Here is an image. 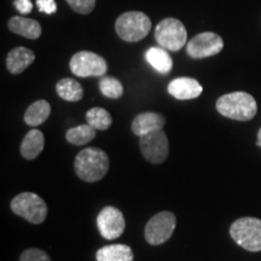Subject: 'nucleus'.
<instances>
[{"instance_id": "1", "label": "nucleus", "mask_w": 261, "mask_h": 261, "mask_svg": "<svg viewBox=\"0 0 261 261\" xmlns=\"http://www.w3.org/2000/svg\"><path fill=\"white\" fill-rule=\"evenodd\" d=\"M109 165V158L106 151L98 148H86L75 158L74 169L81 180L94 182L106 177Z\"/></svg>"}, {"instance_id": "2", "label": "nucleus", "mask_w": 261, "mask_h": 261, "mask_svg": "<svg viewBox=\"0 0 261 261\" xmlns=\"http://www.w3.org/2000/svg\"><path fill=\"white\" fill-rule=\"evenodd\" d=\"M217 110L221 115L237 121H249L256 115L257 104L252 94L232 92L221 96L217 100Z\"/></svg>"}, {"instance_id": "3", "label": "nucleus", "mask_w": 261, "mask_h": 261, "mask_svg": "<svg viewBox=\"0 0 261 261\" xmlns=\"http://www.w3.org/2000/svg\"><path fill=\"white\" fill-rule=\"evenodd\" d=\"M151 29L149 16L140 11H128L119 16L115 31L123 41L137 42L143 40Z\"/></svg>"}, {"instance_id": "4", "label": "nucleus", "mask_w": 261, "mask_h": 261, "mask_svg": "<svg viewBox=\"0 0 261 261\" xmlns=\"http://www.w3.org/2000/svg\"><path fill=\"white\" fill-rule=\"evenodd\" d=\"M230 234L238 246L248 252L261 250V220L257 218L244 217L233 221Z\"/></svg>"}, {"instance_id": "5", "label": "nucleus", "mask_w": 261, "mask_h": 261, "mask_svg": "<svg viewBox=\"0 0 261 261\" xmlns=\"http://www.w3.org/2000/svg\"><path fill=\"white\" fill-rule=\"evenodd\" d=\"M11 211L32 224L44 223L47 217V205L40 196L33 192H22L12 198Z\"/></svg>"}, {"instance_id": "6", "label": "nucleus", "mask_w": 261, "mask_h": 261, "mask_svg": "<svg viewBox=\"0 0 261 261\" xmlns=\"http://www.w3.org/2000/svg\"><path fill=\"white\" fill-rule=\"evenodd\" d=\"M155 39L159 45L168 51H179L188 40V32L177 18H165L155 29Z\"/></svg>"}, {"instance_id": "7", "label": "nucleus", "mask_w": 261, "mask_h": 261, "mask_svg": "<svg viewBox=\"0 0 261 261\" xmlns=\"http://www.w3.org/2000/svg\"><path fill=\"white\" fill-rule=\"evenodd\" d=\"M177 225V217L172 212H160L148 221L145 226V240L151 246H160L172 237Z\"/></svg>"}, {"instance_id": "8", "label": "nucleus", "mask_w": 261, "mask_h": 261, "mask_svg": "<svg viewBox=\"0 0 261 261\" xmlns=\"http://www.w3.org/2000/svg\"><path fill=\"white\" fill-rule=\"evenodd\" d=\"M71 73L79 77L103 76L108 70L107 61L91 51H80L70 60Z\"/></svg>"}, {"instance_id": "9", "label": "nucleus", "mask_w": 261, "mask_h": 261, "mask_svg": "<svg viewBox=\"0 0 261 261\" xmlns=\"http://www.w3.org/2000/svg\"><path fill=\"white\" fill-rule=\"evenodd\" d=\"M139 148L146 161L155 163H162L166 161L169 154V143L163 129L155 130L149 135L139 138Z\"/></svg>"}, {"instance_id": "10", "label": "nucleus", "mask_w": 261, "mask_h": 261, "mask_svg": "<svg viewBox=\"0 0 261 261\" xmlns=\"http://www.w3.org/2000/svg\"><path fill=\"white\" fill-rule=\"evenodd\" d=\"M224 48V40L213 32H204L196 35L188 42L187 54L195 60L207 58L220 54Z\"/></svg>"}, {"instance_id": "11", "label": "nucleus", "mask_w": 261, "mask_h": 261, "mask_svg": "<svg viewBox=\"0 0 261 261\" xmlns=\"http://www.w3.org/2000/svg\"><path fill=\"white\" fill-rule=\"evenodd\" d=\"M98 230L106 240H115L125 231L126 221L122 212L113 205H107L97 217Z\"/></svg>"}, {"instance_id": "12", "label": "nucleus", "mask_w": 261, "mask_h": 261, "mask_svg": "<svg viewBox=\"0 0 261 261\" xmlns=\"http://www.w3.org/2000/svg\"><path fill=\"white\" fill-rule=\"evenodd\" d=\"M202 91L201 84L192 77H177L168 84V93L179 100L195 99Z\"/></svg>"}, {"instance_id": "13", "label": "nucleus", "mask_w": 261, "mask_h": 261, "mask_svg": "<svg viewBox=\"0 0 261 261\" xmlns=\"http://www.w3.org/2000/svg\"><path fill=\"white\" fill-rule=\"evenodd\" d=\"M166 123L165 116L159 113H142L135 117L132 122V132L139 138L143 136L149 135V133L155 132L163 128Z\"/></svg>"}, {"instance_id": "14", "label": "nucleus", "mask_w": 261, "mask_h": 261, "mask_svg": "<svg viewBox=\"0 0 261 261\" xmlns=\"http://www.w3.org/2000/svg\"><path fill=\"white\" fill-rule=\"evenodd\" d=\"M35 60V55L27 47H16L9 52L6 57V68L11 74H21Z\"/></svg>"}, {"instance_id": "15", "label": "nucleus", "mask_w": 261, "mask_h": 261, "mask_svg": "<svg viewBox=\"0 0 261 261\" xmlns=\"http://www.w3.org/2000/svg\"><path fill=\"white\" fill-rule=\"evenodd\" d=\"M8 27L10 31L15 34L21 35V37L27 39H38L41 35V25L38 21L32 18L21 17V16H15L10 18Z\"/></svg>"}, {"instance_id": "16", "label": "nucleus", "mask_w": 261, "mask_h": 261, "mask_svg": "<svg viewBox=\"0 0 261 261\" xmlns=\"http://www.w3.org/2000/svg\"><path fill=\"white\" fill-rule=\"evenodd\" d=\"M45 146V137L41 130L33 128L24 136L21 144V155L25 160H35Z\"/></svg>"}, {"instance_id": "17", "label": "nucleus", "mask_w": 261, "mask_h": 261, "mask_svg": "<svg viewBox=\"0 0 261 261\" xmlns=\"http://www.w3.org/2000/svg\"><path fill=\"white\" fill-rule=\"evenodd\" d=\"M97 261H133V252L127 244H110L96 253Z\"/></svg>"}, {"instance_id": "18", "label": "nucleus", "mask_w": 261, "mask_h": 261, "mask_svg": "<svg viewBox=\"0 0 261 261\" xmlns=\"http://www.w3.org/2000/svg\"><path fill=\"white\" fill-rule=\"evenodd\" d=\"M50 114V103L46 102L45 99L37 100V102H34L28 107L27 112L24 114V122L32 127L40 126L48 119Z\"/></svg>"}, {"instance_id": "19", "label": "nucleus", "mask_w": 261, "mask_h": 261, "mask_svg": "<svg viewBox=\"0 0 261 261\" xmlns=\"http://www.w3.org/2000/svg\"><path fill=\"white\" fill-rule=\"evenodd\" d=\"M168 50L163 47H151L146 51L145 57L148 63L161 74H168L172 70L173 61L167 52Z\"/></svg>"}, {"instance_id": "20", "label": "nucleus", "mask_w": 261, "mask_h": 261, "mask_svg": "<svg viewBox=\"0 0 261 261\" xmlns=\"http://www.w3.org/2000/svg\"><path fill=\"white\" fill-rule=\"evenodd\" d=\"M57 94L67 102H79L84 97L83 86L76 80L70 77L61 79L56 85Z\"/></svg>"}, {"instance_id": "21", "label": "nucleus", "mask_w": 261, "mask_h": 261, "mask_svg": "<svg viewBox=\"0 0 261 261\" xmlns=\"http://www.w3.org/2000/svg\"><path fill=\"white\" fill-rule=\"evenodd\" d=\"M96 130L97 129H94L92 126L86 123V125H80L68 129V132L65 133V138H67L70 144L81 146L87 144V143H90L91 140L94 139Z\"/></svg>"}, {"instance_id": "22", "label": "nucleus", "mask_w": 261, "mask_h": 261, "mask_svg": "<svg viewBox=\"0 0 261 261\" xmlns=\"http://www.w3.org/2000/svg\"><path fill=\"white\" fill-rule=\"evenodd\" d=\"M86 121L94 129L107 130L112 126V115L103 108H92L86 113Z\"/></svg>"}, {"instance_id": "23", "label": "nucleus", "mask_w": 261, "mask_h": 261, "mask_svg": "<svg viewBox=\"0 0 261 261\" xmlns=\"http://www.w3.org/2000/svg\"><path fill=\"white\" fill-rule=\"evenodd\" d=\"M99 90L103 96L117 99L123 94V86L119 80L112 76H104L99 81Z\"/></svg>"}, {"instance_id": "24", "label": "nucleus", "mask_w": 261, "mask_h": 261, "mask_svg": "<svg viewBox=\"0 0 261 261\" xmlns=\"http://www.w3.org/2000/svg\"><path fill=\"white\" fill-rule=\"evenodd\" d=\"M67 3L75 12L83 15L92 12L94 6H96V0H67Z\"/></svg>"}, {"instance_id": "25", "label": "nucleus", "mask_w": 261, "mask_h": 261, "mask_svg": "<svg viewBox=\"0 0 261 261\" xmlns=\"http://www.w3.org/2000/svg\"><path fill=\"white\" fill-rule=\"evenodd\" d=\"M19 261H51V259L44 250L38 248H29L21 254Z\"/></svg>"}, {"instance_id": "26", "label": "nucleus", "mask_w": 261, "mask_h": 261, "mask_svg": "<svg viewBox=\"0 0 261 261\" xmlns=\"http://www.w3.org/2000/svg\"><path fill=\"white\" fill-rule=\"evenodd\" d=\"M37 5L39 10L45 14H55L57 11V5L55 0H37Z\"/></svg>"}, {"instance_id": "27", "label": "nucleus", "mask_w": 261, "mask_h": 261, "mask_svg": "<svg viewBox=\"0 0 261 261\" xmlns=\"http://www.w3.org/2000/svg\"><path fill=\"white\" fill-rule=\"evenodd\" d=\"M15 6L22 15L29 14L33 9L31 0H15Z\"/></svg>"}, {"instance_id": "28", "label": "nucleus", "mask_w": 261, "mask_h": 261, "mask_svg": "<svg viewBox=\"0 0 261 261\" xmlns=\"http://www.w3.org/2000/svg\"><path fill=\"white\" fill-rule=\"evenodd\" d=\"M256 144L260 146L261 148V128L259 129V132H257V140H256Z\"/></svg>"}]
</instances>
